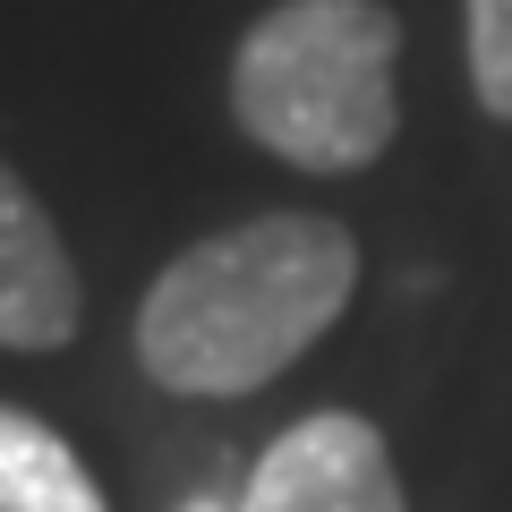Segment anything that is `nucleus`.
Listing matches in <instances>:
<instances>
[{
	"mask_svg": "<svg viewBox=\"0 0 512 512\" xmlns=\"http://www.w3.org/2000/svg\"><path fill=\"white\" fill-rule=\"evenodd\" d=\"M197 512H231V504H222V495H205V504H197Z\"/></svg>",
	"mask_w": 512,
	"mask_h": 512,
	"instance_id": "obj_7",
	"label": "nucleus"
},
{
	"mask_svg": "<svg viewBox=\"0 0 512 512\" xmlns=\"http://www.w3.org/2000/svg\"><path fill=\"white\" fill-rule=\"evenodd\" d=\"M470 86L495 120H512V0H470Z\"/></svg>",
	"mask_w": 512,
	"mask_h": 512,
	"instance_id": "obj_6",
	"label": "nucleus"
},
{
	"mask_svg": "<svg viewBox=\"0 0 512 512\" xmlns=\"http://www.w3.org/2000/svg\"><path fill=\"white\" fill-rule=\"evenodd\" d=\"M77 316H86V291H77V265L52 214L0 163V350H60Z\"/></svg>",
	"mask_w": 512,
	"mask_h": 512,
	"instance_id": "obj_4",
	"label": "nucleus"
},
{
	"mask_svg": "<svg viewBox=\"0 0 512 512\" xmlns=\"http://www.w3.org/2000/svg\"><path fill=\"white\" fill-rule=\"evenodd\" d=\"M231 512H402V478L359 410H316L265 444Z\"/></svg>",
	"mask_w": 512,
	"mask_h": 512,
	"instance_id": "obj_3",
	"label": "nucleus"
},
{
	"mask_svg": "<svg viewBox=\"0 0 512 512\" xmlns=\"http://www.w3.org/2000/svg\"><path fill=\"white\" fill-rule=\"evenodd\" d=\"M0 512H103L86 461L60 444V427L9 402H0Z\"/></svg>",
	"mask_w": 512,
	"mask_h": 512,
	"instance_id": "obj_5",
	"label": "nucleus"
},
{
	"mask_svg": "<svg viewBox=\"0 0 512 512\" xmlns=\"http://www.w3.org/2000/svg\"><path fill=\"white\" fill-rule=\"evenodd\" d=\"M402 18L376 0H282L239 35L231 60V111L265 154L299 171H367L393 128Z\"/></svg>",
	"mask_w": 512,
	"mask_h": 512,
	"instance_id": "obj_2",
	"label": "nucleus"
},
{
	"mask_svg": "<svg viewBox=\"0 0 512 512\" xmlns=\"http://www.w3.org/2000/svg\"><path fill=\"white\" fill-rule=\"evenodd\" d=\"M359 239L325 214H256L180 248L137 299V367L171 393L231 402L308 359L350 308Z\"/></svg>",
	"mask_w": 512,
	"mask_h": 512,
	"instance_id": "obj_1",
	"label": "nucleus"
}]
</instances>
